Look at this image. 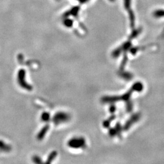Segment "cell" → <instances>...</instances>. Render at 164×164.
Returning a JSON list of instances; mask_svg holds the SVG:
<instances>
[{
    "mask_svg": "<svg viewBox=\"0 0 164 164\" xmlns=\"http://www.w3.org/2000/svg\"><path fill=\"white\" fill-rule=\"evenodd\" d=\"M129 13H130V22H131V26L132 27L134 26L135 24V17L134 15V13L132 11L130 10L129 11Z\"/></svg>",
    "mask_w": 164,
    "mask_h": 164,
    "instance_id": "cell-3",
    "label": "cell"
},
{
    "mask_svg": "<svg viewBox=\"0 0 164 164\" xmlns=\"http://www.w3.org/2000/svg\"><path fill=\"white\" fill-rule=\"evenodd\" d=\"M131 0H124V5L126 9L130 10L131 6Z\"/></svg>",
    "mask_w": 164,
    "mask_h": 164,
    "instance_id": "cell-4",
    "label": "cell"
},
{
    "mask_svg": "<svg viewBox=\"0 0 164 164\" xmlns=\"http://www.w3.org/2000/svg\"><path fill=\"white\" fill-rule=\"evenodd\" d=\"M11 148L9 145L5 144L3 141L0 140V151H5V152H8V151H11Z\"/></svg>",
    "mask_w": 164,
    "mask_h": 164,
    "instance_id": "cell-1",
    "label": "cell"
},
{
    "mask_svg": "<svg viewBox=\"0 0 164 164\" xmlns=\"http://www.w3.org/2000/svg\"><path fill=\"white\" fill-rule=\"evenodd\" d=\"M153 16L155 18H162L164 17V9H157L153 12Z\"/></svg>",
    "mask_w": 164,
    "mask_h": 164,
    "instance_id": "cell-2",
    "label": "cell"
}]
</instances>
